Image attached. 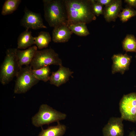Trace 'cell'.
Listing matches in <instances>:
<instances>
[{"mask_svg": "<svg viewBox=\"0 0 136 136\" xmlns=\"http://www.w3.org/2000/svg\"><path fill=\"white\" fill-rule=\"evenodd\" d=\"M66 10L67 26L79 23L86 24L95 20L91 0H64Z\"/></svg>", "mask_w": 136, "mask_h": 136, "instance_id": "cell-1", "label": "cell"}, {"mask_svg": "<svg viewBox=\"0 0 136 136\" xmlns=\"http://www.w3.org/2000/svg\"><path fill=\"white\" fill-rule=\"evenodd\" d=\"M43 2L44 18L50 27L54 28L62 25L67 26L64 0H43Z\"/></svg>", "mask_w": 136, "mask_h": 136, "instance_id": "cell-2", "label": "cell"}, {"mask_svg": "<svg viewBox=\"0 0 136 136\" xmlns=\"http://www.w3.org/2000/svg\"><path fill=\"white\" fill-rule=\"evenodd\" d=\"M17 48L7 50L4 60L0 67V82L3 85L8 84L16 76L20 69L16 56Z\"/></svg>", "mask_w": 136, "mask_h": 136, "instance_id": "cell-3", "label": "cell"}, {"mask_svg": "<svg viewBox=\"0 0 136 136\" xmlns=\"http://www.w3.org/2000/svg\"><path fill=\"white\" fill-rule=\"evenodd\" d=\"M66 117V114L57 111L47 104H42L38 112L32 117L31 123L36 127H40L54 122H59Z\"/></svg>", "mask_w": 136, "mask_h": 136, "instance_id": "cell-4", "label": "cell"}, {"mask_svg": "<svg viewBox=\"0 0 136 136\" xmlns=\"http://www.w3.org/2000/svg\"><path fill=\"white\" fill-rule=\"evenodd\" d=\"M30 65L21 67L16 76V79L14 89L16 94L26 92L39 81L34 76L32 72Z\"/></svg>", "mask_w": 136, "mask_h": 136, "instance_id": "cell-5", "label": "cell"}, {"mask_svg": "<svg viewBox=\"0 0 136 136\" xmlns=\"http://www.w3.org/2000/svg\"><path fill=\"white\" fill-rule=\"evenodd\" d=\"M51 65H62V61L58 54L53 49L50 48L37 50L30 66L32 70H36Z\"/></svg>", "mask_w": 136, "mask_h": 136, "instance_id": "cell-6", "label": "cell"}, {"mask_svg": "<svg viewBox=\"0 0 136 136\" xmlns=\"http://www.w3.org/2000/svg\"><path fill=\"white\" fill-rule=\"evenodd\" d=\"M121 118L133 122H136V93L124 95L119 103Z\"/></svg>", "mask_w": 136, "mask_h": 136, "instance_id": "cell-7", "label": "cell"}, {"mask_svg": "<svg viewBox=\"0 0 136 136\" xmlns=\"http://www.w3.org/2000/svg\"><path fill=\"white\" fill-rule=\"evenodd\" d=\"M24 15L21 20V25L26 30L29 29L37 30L41 28H46L47 26L44 24L43 19L40 13L34 12L26 7L24 8Z\"/></svg>", "mask_w": 136, "mask_h": 136, "instance_id": "cell-8", "label": "cell"}, {"mask_svg": "<svg viewBox=\"0 0 136 136\" xmlns=\"http://www.w3.org/2000/svg\"><path fill=\"white\" fill-rule=\"evenodd\" d=\"M123 120L121 117H112L103 127V136H124Z\"/></svg>", "mask_w": 136, "mask_h": 136, "instance_id": "cell-9", "label": "cell"}, {"mask_svg": "<svg viewBox=\"0 0 136 136\" xmlns=\"http://www.w3.org/2000/svg\"><path fill=\"white\" fill-rule=\"evenodd\" d=\"M132 57L126 53L119 54L114 55L112 57L113 61L112 73L114 74L120 72L124 74L126 70L129 69V67Z\"/></svg>", "mask_w": 136, "mask_h": 136, "instance_id": "cell-10", "label": "cell"}, {"mask_svg": "<svg viewBox=\"0 0 136 136\" xmlns=\"http://www.w3.org/2000/svg\"><path fill=\"white\" fill-rule=\"evenodd\" d=\"M73 73L69 68L60 65L57 71L52 72L49 80L50 83L58 87L66 83Z\"/></svg>", "mask_w": 136, "mask_h": 136, "instance_id": "cell-11", "label": "cell"}, {"mask_svg": "<svg viewBox=\"0 0 136 136\" xmlns=\"http://www.w3.org/2000/svg\"><path fill=\"white\" fill-rule=\"evenodd\" d=\"M122 3L121 0H113L111 4L105 6L103 15L107 22L115 21L122 9Z\"/></svg>", "mask_w": 136, "mask_h": 136, "instance_id": "cell-12", "label": "cell"}, {"mask_svg": "<svg viewBox=\"0 0 136 136\" xmlns=\"http://www.w3.org/2000/svg\"><path fill=\"white\" fill-rule=\"evenodd\" d=\"M37 48L36 46H34L24 50L17 49L16 56L20 68L22 67L23 65H30L37 50Z\"/></svg>", "mask_w": 136, "mask_h": 136, "instance_id": "cell-13", "label": "cell"}, {"mask_svg": "<svg viewBox=\"0 0 136 136\" xmlns=\"http://www.w3.org/2000/svg\"><path fill=\"white\" fill-rule=\"evenodd\" d=\"M73 33L66 25H61L54 28L52 32V40L55 43L68 42Z\"/></svg>", "mask_w": 136, "mask_h": 136, "instance_id": "cell-14", "label": "cell"}, {"mask_svg": "<svg viewBox=\"0 0 136 136\" xmlns=\"http://www.w3.org/2000/svg\"><path fill=\"white\" fill-rule=\"evenodd\" d=\"M34 38L30 31L25 30L21 33L18 37L17 48L25 49L35 44Z\"/></svg>", "mask_w": 136, "mask_h": 136, "instance_id": "cell-15", "label": "cell"}, {"mask_svg": "<svg viewBox=\"0 0 136 136\" xmlns=\"http://www.w3.org/2000/svg\"><path fill=\"white\" fill-rule=\"evenodd\" d=\"M56 125L49 126L48 128L42 129L38 136H62L66 129V126L57 122Z\"/></svg>", "mask_w": 136, "mask_h": 136, "instance_id": "cell-16", "label": "cell"}, {"mask_svg": "<svg viewBox=\"0 0 136 136\" xmlns=\"http://www.w3.org/2000/svg\"><path fill=\"white\" fill-rule=\"evenodd\" d=\"M34 39L35 44L40 49L47 47L51 40L49 33L45 31H41L38 36L34 37Z\"/></svg>", "mask_w": 136, "mask_h": 136, "instance_id": "cell-17", "label": "cell"}, {"mask_svg": "<svg viewBox=\"0 0 136 136\" xmlns=\"http://www.w3.org/2000/svg\"><path fill=\"white\" fill-rule=\"evenodd\" d=\"M21 2V0H6L4 2L1 12L4 16L12 13L18 8Z\"/></svg>", "mask_w": 136, "mask_h": 136, "instance_id": "cell-18", "label": "cell"}, {"mask_svg": "<svg viewBox=\"0 0 136 136\" xmlns=\"http://www.w3.org/2000/svg\"><path fill=\"white\" fill-rule=\"evenodd\" d=\"M68 26L72 33L77 36H85L90 34L86 24L85 23H79L72 24Z\"/></svg>", "mask_w": 136, "mask_h": 136, "instance_id": "cell-19", "label": "cell"}, {"mask_svg": "<svg viewBox=\"0 0 136 136\" xmlns=\"http://www.w3.org/2000/svg\"><path fill=\"white\" fill-rule=\"evenodd\" d=\"M123 50L126 52L136 53V39L133 35H127L122 42Z\"/></svg>", "mask_w": 136, "mask_h": 136, "instance_id": "cell-20", "label": "cell"}, {"mask_svg": "<svg viewBox=\"0 0 136 136\" xmlns=\"http://www.w3.org/2000/svg\"><path fill=\"white\" fill-rule=\"evenodd\" d=\"M32 72L35 77L39 81L46 82L49 80L50 70L49 66L36 70L32 69Z\"/></svg>", "mask_w": 136, "mask_h": 136, "instance_id": "cell-21", "label": "cell"}, {"mask_svg": "<svg viewBox=\"0 0 136 136\" xmlns=\"http://www.w3.org/2000/svg\"><path fill=\"white\" fill-rule=\"evenodd\" d=\"M136 15V10L130 7L123 9L119 14L118 17L123 23L127 21L132 17Z\"/></svg>", "mask_w": 136, "mask_h": 136, "instance_id": "cell-22", "label": "cell"}, {"mask_svg": "<svg viewBox=\"0 0 136 136\" xmlns=\"http://www.w3.org/2000/svg\"><path fill=\"white\" fill-rule=\"evenodd\" d=\"M91 1L93 11L95 15L98 16L101 15H103V6L97 3L95 0H91Z\"/></svg>", "mask_w": 136, "mask_h": 136, "instance_id": "cell-23", "label": "cell"}, {"mask_svg": "<svg viewBox=\"0 0 136 136\" xmlns=\"http://www.w3.org/2000/svg\"><path fill=\"white\" fill-rule=\"evenodd\" d=\"M97 3L103 6H107L111 4L113 0H95Z\"/></svg>", "mask_w": 136, "mask_h": 136, "instance_id": "cell-24", "label": "cell"}, {"mask_svg": "<svg viewBox=\"0 0 136 136\" xmlns=\"http://www.w3.org/2000/svg\"><path fill=\"white\" fill-rule=\"evenodd\" d=\"M124 2L127 3L129 7L136 8V0H125Z\"/></svg>", "mask_w": 136, "mask_h": 136, "instance_id": "cell-25", "label": "cell"}, {"mask_svg": "<svg viewBox=\"0 0 136 136\" xmlns=\"http://www.w3.org/2000/svg\"><path fill=\"white\" fill-rule=\"evenodd\" d=\"M128 136H136V134L135 131L134 130L131 131L130 132Z\"/></svg>", "mask_w": 136, "mask_h": 136, "instance_id": "cell-26", "label": "cell"}, {"mask_svg": "<svg viewBox=\"0 0 136 136\" xmlns=\"http://www.w3.org/2000/svg\"><path fill=\"white\" fill-rule=\"evenodd\" d=\"M135 58H136V56H135Z\"/></svg>", "mask_w": 136, "mask_h": 136, "instance_id": "cell-27", "label": "cell"}, {"mask_svg": "<svg viewBox=\"0 0 136 136\" xmlns=\"http://www.w3.org/2000/svg\"><path fill=\"white\" fill-rule=\"evenodd\" d=\"M135 123H136V122H135Z\"/></svg>", "mask_w": 136, "mask_h": 136, "instance_id": "cell-28", "label": "cell"}]
</instances>
